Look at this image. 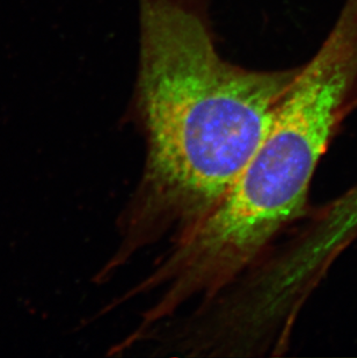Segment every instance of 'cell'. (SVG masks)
Segmentation results:
<instances>
[{"instance_id":"obj_1","label":"cell","mask_w":357,"mask_h":358,"mask_svg":"<svg viewBox=\"0 0 357 358\" xmlns=\"http://www.w3.org/2000/svg\"><path fill=\"white\" fill-rule=\"evenodd\" d=\"M139 28L137 106L148 157L137 210L186 232L239 178L300 68L260 71L226 61L190 0H139Z\"/></svg>"},{"instance_id":"obj_2","label":"cell","mask_w":357,"mask_h":358,"mask_svg":"<svg viewBox=\"0 0 357 358\" xmlns=\"http://www.w3.org/2000/svg\"><path fill=\"white\" fill-rule=\"evenodd\" d=\"M357 80V0H346L319 50L300 66L270 132L215 209L183 232L167 264L173 297L216 289L302 216L311 181Z\"/></svg>"}]
</instances>
